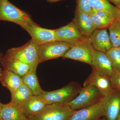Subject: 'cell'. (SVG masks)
I'll use <instances>...</instances> for the list:
<instances>
[{"instance_id":"obj_1","label":"cell","mask_w":120,"mask_h":120,"mask_svg":"<svg viewBox=\"0 0 120 120\" xmlns=\"http://www.w3.org/2000/svg\"><path fill=\"white\" fill-rule=\"evenodd\" d=\"M38 46L31 39L22 46L9 49L3 57L19 61L28 65L31 68H37Z\"/></svg>"},{"instance_id":"obj_2","label":"cell","mask_w":120,"mask_h":120,"mask_svg":"<svg viewBox=\"0 0 120 120\" xmlns=\"http://www.w3.org/2000/svg\"><path fill=\"white\" fill-rule=\"evenodd\" d=\"M82 88L78 83L72 82L58 90H43L40 95L47 105L67 104L77 96Z\"/></svg>"},{"instance_id":"obj_3","label":"cell","mask_w":120,"mask_h":120,"mask_svg":"<svg viewBox=\"0 0 120 120\" xmlns=\"http://www.w3.org/2000/svg\"><path fill=\"white\" fill-rule=\"evenodd\" d=\"M0 20L12 22L21 27L36 24L29 13L17 8L8 0H0Z\"/></svg>"},{"instance_id":"obj_4","label":"cell","mask_w":120,"mask_h":120,"mask_svg":"<svg viewBox=\"0 0 120 120\" xmlns=\"http://www.w3.org/2000/svg\"><path fill=\"white\" fill-rule=\"evenodd\" d=\"M69 43L71 48L62 58L90 65L95 50L90 42L89 38Z\"/></svg>"},{"instance_id":"obj_5","label":"cell","mask_w":120,"mask_h":120,"mask_svg":"<svg viewBox=\"0 0 120 120\" xmlns=\"http://www.w3.org/2000/svg\"><path fill=\"white\" fill-rule=\"evenodd\" d=\"M103 97L98 88L89 85L82 88L77 96L68 104L71 109L77 110L95 104Z\"/></svg>"},{"instance_id":"obj_6","label":"cell","mask_w":120,"mask_h":120,"mask_svg":"<svg viewBox=\"0 0 120 120\" xmlns=\"http://www.w3.org/2000/svg\"><path fill=\"white\" fill-rule=\"evenodd\" d=\"M71 47V45L68 42L56 41L39 45L38 49L39 64L63 57Z\"/></svg>"},{"instance_id":"obj_7","label":"cell","mask_w":120,"mask_h":120,"mask_svg":"<svg viewBox=\"0 0 120 120\" xmlns=\"http://www.w3.org/2000/svg\"><path fill=\"white\" fill-rule=\"evenodd\" d=\"M75 111L68 103L48 105L33 118L35 120H68Z\"/></svg>"},{"instance_id":"obj_8","label":"cell","mask_w":120,"mask_h":120,"mask_svg":"<svg viewBox=\"0 0 120 120\" xmlns=\"http://www.w3.org/2000/svg\"><path fill=\"white\" fill-rule=\"evenodd\" d=\"M109 95L103 96L92 105L75 110L68 120H97L105 116V106Z\"/></svg>"},{"instance_id":"obj_9","label":"cell","mask_w":120,"mask_h":120,"mask_svg":"<svg viewBox=\"0 0 120 120\" xmlns=\"http://www.w3.org/2000/svg\"><path fill=\"white\" fill-rule=\"evenodd\" d=\"M91 73L83 84L84 87L89 85L95 86L103 96L111 94L114 90L111 84L110 77L92 68Z\"/></svg>"},{"instance_id":"obj_10","label":"cell","mask_w":120,"mask_h":120,"mask_svg":"<svg viewBox=\"0 0 120 120\" xmlns=\"http://www.w3.org/2000/svg\"><path fill=\"white\" fill-rule=\"evenodd\" d=\"M31 37V39L39 45L56 41L55 30L42 28L37 24H28L21 27Z\"/></svg>"},{"instance_id":"obj_11","label":"cell","mask_w":120,"mask_h":120,"mask_svg":"<svg viewBox=\"0 0 120 120\" xmlns=\"http://www.w3.org/2000/svg\"><path fill=\"white\" fill-rule=\"evenodd\" d=\"M56 41L72 42L87 38L81 34L79 30L72 21L66 26L55 30Z\"/></svg>"},{"instance_id":"obj_12","label":"cell","mask_w":120,"mask_h":120,"mask_svg":"<svg viewBox=\"0 0 120 120\" xmlns=\"http://www.w3.org/2000/svg\"><path fill=\"white\" fill-rule=\"evenodd\" d=\"M89 39L96 51L106 53L112 47L106 29H96Z\"/></svg>"},{"instance_id":"obj_13","label":"cell","mask_w":120,"mask_h":120,"mask_svg":"<svg viewBox=\"0 0 120 120\" xmlns=\"http://www.w3.org/2000/svg\"><path fill=\"white\" fill-rule=\"evenodd\" d=\"M48 105L41 95H34L21 106L26 118L29 119L34 118Z\"/></svg>"},{"instance_id":"obj_14","label":"cell","mask_w":120,"mask_h":120,"mask_svg":"<svg viewBox=\"0 0 120 120\" xmlns=\"http://www.w3.org/2000/svg\"><path fill=\"white\" fill-rule=\"evenodd\" d=\"M72 21L84 37L89 38L96 30L90 15L82 12L77 8L75 11V17Z\"/></svg>"},{"instance_id":"obj_15","label":"cell","mask_w":120,"mask_h":120,"mask_svg":"<svg viewBox=\"0 0 120 120\" xmlns=\"http://www.w3.org/2000/svg\"><path fill=\"white\" fill-rule=\"evenodd\" d=\"M90 65L109 77L116 72L106 53L102 52L95 50Z\"/></svg>"},{"instance_id":"obj_16","label":"cell","mask_w":120,"mask_h":120,"mask_svg":"<svg viewBox=\"0 0 120 120\" xmlns=\"http://www.w3.org/2000/svg\"><path fill=\"white\" fill-rule=\"evenodd\" d=\"M0 118L2 120H26V118L21 106L10 102L2 104L0 110Z\"/></svg>"},{"instance_id":"obj_17","label":"cell","mask_w":120,"mask_h":120,"mask_svg":"<svg viewBox=\"0 0 120 120\" xmlns=\"http://www.w3.org/2000/svg\"><path fill=\"white\" fill-rule=\"evenodd\" d=\"M105 116L107 120H117L120 112V94L114 90L109 95L105 105Z\"/></svg>"},{"instance_id":"obj_18","label":"cell","mask_w":120,"mask_h":120,"mask_svg":"<svg viewBox=\"0 0 120 120\" xmlns=\"http://www.w3.org/2000/svg\"><path fill=\"white\" fill-rule=\"evenodd\" d=\"M0 82L13 95L23 83L22 77L11 71L4 70L0 75Z\"/></svg>"},{"instance_id":"obj_19","label":"cell","mask_w":120,"mask_h":120,"mask_svg":"<svg viewBox=\"0 0 120 120\" xmlns=\"http://www.w3.org/2000/svg\"><path fill=\"white\" fill-rule=\"evenodd\" d=\"M4 70L11 71L21 77L30 71V68L28 65L17 60L7 59L2 57L0 60Z\"/></svg>"},{"instance_id":"obj_20","label":"cell","mask_w":120,"mask_h":120,"mask_svg":"<svg viewBox=\"0 0 120 120\" xmlns=\"http://www.w3.org/2000/svg\"><path fill=\"white\" fill-rule=\"evenodd\" d=\"M37 68H31L22 78L23 83L28 87L34 95H40L43 92L37 77L36 71Z\"/></svg>"},{"instance_id":"obj_21","label":"cell","mask_w":120,"mask_h":120,"mask_svg":"<svg viewBox=\"0 0 120 120\" xmlns=\"http://www.w3.org/2000/svg\"><path fill=\"white\" fill-rule=\"evenodd\" d=\"M92 9L104 11L116 19L119 9L110 3L108 0H88Z\"/></svg>"},{"instance_id":"obj_22","label":"cell","mask_w":120,"mask_h":120,"mask_svg":"<svg viewBox=\"0 0 120 120\" xmlns=\"http://www.w3.org/2000/svg\"><path fill=\"white\" fill-rule=\"evenodd\" d=\"M34 95L30 88L23 83L15 94L11 95V101L22 106Z\"/></svg>"},{"instance_id":"obj_23","label":"cell","mask_w":120,"mask_h":120,"mask_svg":"<svg viewBox=\"0 0 120 120\" xmlns=\"http://www.w3.org/2000/svg\"><path fill=\"white\" fill-rule=\"evenodd\" d=\"M110 39L112 47H120V23L116 19L108 28Z\"/></svg>"},{"instance_id":"obj_24","label":"cell","mask_w":120,"mask_h":120,"mask_svg":"<svg viewBox=\"0 0 120 120\" xmlns=\"http://www.w3.org/2000/svg\"><path fill=\"white\" fill-rule=\"evenodd\" d=\"M106 55L116 72H120V48L112 47Z\"/></svg>"},{"instance_id":"obj_25","label":"cell","mask_w":120,"mask_h":120,"mask_svg":"<svg viewBox=\"0 0 120 120\" xmlns=\"http://www.w3.org/2000/svg\"><path fill=\"white\" fill-rule=\"evenodd\" d=\"M90 15L91 19L96 29H106L109 28L112 24L102 19L92 11Z\"/></svg>"},{"instance_id":"obj_26","label":"cell","mask_w":120,"mask_h":120,"mask_svg":"<svg viewBox=\"0 0 120 120\" xmlns=\"http://www.w3.org/2000/svg\"><path fill=\"white\" fill-rule=\"evenodd\" d=\"M76 8L82 12L89 15L92 12L88 0H76Z\"/></svg>"},{"instance_id":"obj_27","label":"cell","mask_w":120,"mask_h":120,"mask_svg":"<svg viewBox=\"0 0 120 120\" xmlns=\"http://www.w3.org/2000/svg\"><path fill=\"white\" fill-rule=\"evenodd\" d=\"M110 79L114 90L120 94V72H115Z\"/></svg>"},{"instance_id":"obj_28","label":"cell","mask_w":120,"mask_h":120,"mask_svg":"<svg viewBox=\"0 0 120 120\" xmlns=\"http://www.w3.org/2000/svg\"><path fill=\"white\" fill-rule=\"evenodd\" d=\"M92 11L102 19L109 23L112 24L116 19L111 15L104 11L92 9Z\"/></svg>"},{"instance_id":"obj_29","label":"cell","mask_w":120,"mask_h":120,"mask_svg":"<svg viewBox=\"0 0 120 120\" xmlns=\"http://www.w3.org/2000/svg\"><path fill=\"white\" fill-rule=\"evenodd\" d=\"M109 1L112 2L115 5L117 8L120 9V0H108Z\"/></svg>"},{"instance_id":"obj_30","label":"cell","mask_w":120,"mask_h":120,"mask_svg":"<svg viewBox=\"0 0 120 120\" xmlns=\"http://www.w3.org/2000/svg\"><path fill=\"white\" fill-rule=\"evenodd\" d=\"M46 0L50 3H53L61 1L64 0Z\"/></svg>"},{"instance_id":"obj_31","label":"cell","mask_w":120,"mask_h":120,"mask_svg":"<svg viewBox=\"0 0 120 120\" xmlns=\"http://www.w3.org/2000/svg\"><path fill=\"white\" fill-rule=\"evenodd\" d=\"M116 19L118 20V21L120 22V9H119Z\"/></svg>"},{"instance_id":"obj_32","label":"cell","mask_w":120,"mask_h":120,"mask_svg":"<svg viewBox=\"0 0 120 120\" xmlns=\"http://www.w3.org/2000/svg\"><path fill=\"white\" fill-rule=\"evenodd\" d=\"M97 120H107L105 116H103Z\"/></svg>"},{"instance_id":"obj_33","label":"cell","mask_w":120,"mask_h":120,"mask_svg":"<svg viewBox=\"0 0 120 120\" xmlns=\"http://www.w3.org/2000/svg\"><path fill=\"white\" fill-rule=\"evenodd\" d=\"M26 120H35L34 118H29V119H27Z\"/></svg>"},{"instance_id":"obj_34","label":"cell","mask_w":120,"mask_h":120,"mask_svg":"<svg viewBox=\"0 0 120 120\" xmlns=\"http://www.w3.org/2000/svg\"><path fill=\"white\" fill-rule=\"evenodd\" d=\"M117 120H120V114H119V116H118V118H117Z\"/></svg>"},{"instance_id":"obj_35","label":"cell","mask_w":120,"mask_h":120,"mask_svg":"<svg viewBox=\"0 0 120 120\" xmlns=\"http://www.w3.org/2000/svg\"><path fill=\"white\" fill-rule=\"evenodd\" d=\"M2 72V70H1V68H0V75H1V74Z\"/></svg>"},{"instance_id":"obj_36","label":"cell","mask_w":120,"mask_h":120,"mask_svg":"<svg viewBox=\"0 0 120 120\" xmlns=\"http://www.w3.org/2000/svg\"><path fill=\"white\" fill-rule=\"evenodd\" d=\"M2 103L0 102V110L1 109V105H2Z\"/></svg>"},{"instance_id":"obj_37","label":"cell","mask_w":120,"mask_h":120,"mask_svg":"<svg viewBox=\"0 0 120 120\" xmlns=\"http://www.w3.org/2000/svg\"><path fill=\"white\" fill-rule=\"evenodd\" d=\"M1 56L0 55V60H1Z\"/></svg>"},{"instance_id":"obj_38","label":"cell","mask_w":120,"mask_h":120,"mask_svg":"<svg viewBox=\"0 0 120 120\" xmlns=\"http://www.w3.org/2000/svg\"><path fill=\"white\" fill-rule=\"evenodd\" d=\"M0 120H1V119L0 118Z\"/></svg>"},{"instance_id":"obj_39","label":"cell","mask_w":120,"mask_h":120,"mask_svg":"<svg viewBox=\"0 0 120 120\" xmlns=\"http://www.w3.org/2000/svg\"></svg>"},{"instance_id":"obj_40","label":"cell","mask_w":120,"mask_h":120,"mask_svg":"<svg viewBox=\"0 0 120 120\" xmlns=\"http://www.w3.org/2000/svg\"></svg>"}]
</instances>
